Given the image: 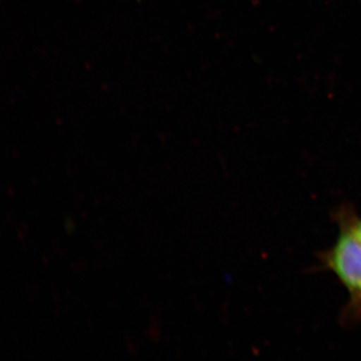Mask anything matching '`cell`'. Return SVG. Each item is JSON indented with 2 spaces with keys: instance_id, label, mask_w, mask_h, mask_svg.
I'll return each instance as SVG.
<instances>
[{
  "instance_id": "cell-2",
  "label": "cell",
  "mask_w": 361,
  "mask_h": 361,
  "mask_svg": "<svg viewBox=\"0 0 361 361\" xmlns=\"http://www.w3.org/2000/svg\"><path fill=\"white\" fill-rule=\"evenodd\" d=\"M342 211L345 214L346 218L350 223L351 227L353 228L357 236L361 239V218L356 212L355 207L351 204H343L341 205Z\"/></svg>"
},
{
  "instance_id": "cell-1",
  "label": "cell",
  "mask_w": 361,
  "mask_h": 361,
  "mask_svg": "<svg viewBox=\"0 0 361 361\" xmlns=\"http://www.w3.org/2000/svg\"><path fill=\"white\" fill-rule=\"evenodd\" d=\"M338 236L334 246L319 253L322 269L334 273L348 290L349 299L341 313L339 320L344 326L361 307V239L351 227L345 214L338 207L334 216Z\"/></svg>"
},
{
  "instance_id": "cell-3",
  "label": "cell",
  "mask_w": 361,
  "mask_h": 361,
  "mask_svg": "<svg viewBox=\"0 0 361 361\" xmlns=\"http://www.w3.org/2000/svg\"><path fill=\"white\" fill-rule=\"evenodd\" d=\"M360 323H361V307L357 310L355 316H353L350 322H349L348 327L355 326V325L360 324Z\"/></svg>"
}]
</instances>
